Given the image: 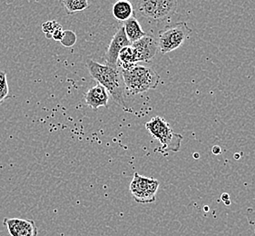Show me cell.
Returning a JSON list of instances; mask_svg holds the SVG:
<instances>
[{"label": "cell", "instance_id": "obj_19", "mask_svg": "<svg viewBox=\"0 0 255 236\" xmlns=\"http://www.w3.org/2000/svg\"><path fill=\"white\" fill-rule=\"evenodd\" d=\"M63 36H64V30H63V28H60V29H57V30L52 35V38H53L54 40H56V41L60 42L62 40V38H63Z\"/></svg>", "mask_w": 255, "mask_h": 236}, {"label": "cell", "instance_id": "obj_17", "mask_svg": "<svg viewBox=\"0 0 255 236\" xmlns=\"http://www.w3.org/2000/svg\"><path fill=\"white\" fill-rule=\"evenodd\" d=\"M77 35L71 30H64V36L62 38L61 44L66 47H71L77 42Z\"/></svg>", "mask_w": 255, "mask_h": 236}, {"label": "cell", "instance_id": "obj_15", "mask_svg": "<svg viewBox=\"0 0 255 236\" xmlns=\"http://www.w3.org/2000/svg\"><path fill=\"white\" fill-rule=\"evenodd\" d=\"M8 98H9V88H8L6 73L0 70V105Z\"/></svg>", "mask_w": 255, "mask_h": 236}, {"label": "cell", "instance_id": "obj_20", "mask_svg": "<svg viewBox=\"0 0 255 236\" xmlns=\"http://www.w3.org/2000/svg\"><path fill=\"white\" fill-rule=\"evenodd\" d=\"M222 200L224 201V202H226V201H229L230 200V196L227 193H225V194H224V195H222Z\"/></svg>", "mask_w": 255, "mask_h": 236}, {"label": "cell", "instance_id": "obj_2", "mask_svg": "<svg viewBox=\"0 0 255 236\" xmlns=\"http://www.w3.org/2000/svg\"><path fill=\"white\" fill-rule=\"evenodd\" d=\"M126 89L133 95L153 90L158 87L161 77L151 67L134 65L128 69H121Z\"/></svg>", "mask_w": 255, "mask_h": 236}, {"label": "cell", "instance_id": "obj_7", "mask_svg": "<svg viewBox=\"0 0 255 236\" xmlns=\"http://www.w3.org/2000/svg\"><path fill=\"white\" fill-rule=\"evenodd\" d=\"M131 46L134 50L138 62H148L153 60L158 51V40L151 35H145L137 41L133 42Z\"/></svg>", "mask_w": 255, "mask_h": 236}, {"label": "cell", "instance_id": "obj_6", "mask_svg": "<svg viewBox=\"0 0 255 236\" xmlns=\"http://www.w3.org/2000/svg\"><path fill=\"white\" fill-rule=\"evenodd\" d=\"M160 182L158 180L134 173L129 185V190L133 200L138 204L144 205L155 202Z\"/></svg>", "mask_w": 255, "mask_h": 236}, {"label": "cell", "instance_id": "obj_18", "mask_svg": "<svg viewBox=\"0 0 255 236\" xmlns=\"http://www.w3.org/2000/svg\"><path fill=\"white\" fill-rule=\"evenodd\" d=\"M246 217L248 223L253 228H254V232L255 235V209L254 208H249L246 211Z\"/></svg>", "mask_w": 255, "mask_h": 236}, {"label": "cell", "instance_id": "obj_21", "mask_svg": "<svg viewBox=\"0 0 255 236\" xmlns=\"http://www.w3.org/2000/svg\"><path fill=\"white\" fill-rule=\"evenodd\" d=\"M213 153L215 154H220V153H221V148H220L219 146H214Z\"/></svg>", "mask_w": 255, "mask_h": 236}, {"label": "cell", "instance_id": "obj_16", "mask_svg": "<svg viewBox=\"0 0 255 236\" xmlns=\"http://www.w3.org/2000/svg\"><path fill=\"white\" fill-rule=\"evenodd\" d=\"M60 28H62L61 25L56 20L47 21L42 24V30L45 33L46 38H52V35Z\"/></svg>", "mask_w": 255, "mask_h": 236}, {"label": "cell", "instance_id": "obj_5", "mask_svg": "<svg viewBox=\"0 0 255 236\" xmlns=\"http://www.w3.org/2000/svg\"><path fill=\"white\" fill-rule=\"evenodd\" d=\"M138 13L150 20L162 21L174 15L177 0H138Z\"/></svg>", "mask_w": 255, "mask_h": 236}, {"label": "cell", "instance_id": "obj_10", "mask_svg": "<svg viewBox=\"0 0 255 236\" xmlns=\"http://www.w3.org/2000/svg\"><path fill=\"white\" fill-rule=\"evenodd\" d=\"M85 102L93 110H97L99 108H108L109 102V96L106 88L97 84L87 90L84 96Z\"/></svg>", "mask_w": 255, "mask_h": 236}, {"label": "cell", "instance_id": "obj_1", "mask_svg": "<svg viewBox=\"0 0 255 236\" xmlns=\"http://www.w3.org/2000/svg\"><path fill=\"white\" fill-rule=\"evenodd\" d=\"M86 66L91 78L106 88L113 100L119 107H121L125 111H128L125 100L126 86L123 79L121 69L118 66L103 65L92 59H88Z\"/></svg>", "mask_w": 255, "mask_h": 236}, {"label": "cell", "instance_id": "obj_9", "mask_svg": "<svg viewBox=\"0 0 255 236\" xmlns=\"http://www.w3.org/2000/svg\"><path fill=\"white\" fill-rule=\"evenodd\" d=\"M131 46V43L128 40L123 26L113 36L112 40L108 46V50L106 52L105 60L107 62V65L118 66V55L125 46Z\"/></svg>", "mask_w": 255, "mask_h": 236}, {"label": "cell", "instance_id": "obj_11", "mask_svg": "<svg viewBox=\"0 0 255 236\" xmlns=\"http://www.w3.org/2000/svg\"><path fill=\"white\" fill-rule=\"evenodd\" d=\"M113 16L119 22H126L133 16L132 3L128 0H118L112 7Z\"/></svg>", "mask_w": 255, "mask_h": 236}, {"label": "cell", "instance_id": "obj_14", "mask_svg": "<svg viewBox=\"0 0 255 236\" xmlns=\"http://www.w3.org/2000/svg\"><path fill=\"white\" fill-rule=\"evenodd\" d=\"M59 3L67 15H74L87 10L90 6V0H59Z\"/></svg>", "mask_w": 255, "mask_h": 236}, {"label": "cell", "instance_id": "obj_8", "mask_svg": "<svg viewBox=\"0 0 255 236\" xmlns=\"http://www.w3.org/2000/svg\"><path fill=\"white\" fill-rule=\"evenodd\" d=\"M10 236H37L38 229L34 220L5 218L3 221Z\"/></svg>", "mask_w": 255, "mask_h": 236}, {"label": "cell", "instance_id": "obj_13", "mask_svg": "<svg viewBox=\"0 0 255 236\" xmlns=\"http://www.w3.org/2000/svg\"><path fill=\"white\" fill-rule=\"evenodd\" d=\"M136 63V56L132 46H125L118 55V67L120 69H128Z\"/></svg>", "mask_w": 255, "mask_h": 236}, {"label": "cell", "instance_id": "obj_3", "mask_svg": "<svg viewBox=\"0 0 255 236\" xmlns=\"http://www.w3.org/2000/svg\"><path fill=\"white\" fill-rule=\"evenodd\" d=\"M145 128L161 144V152H178L183 141V135L174 133L164 118L154 117L145 123Z\"/></svg>", "mask_w": 255, "mask_h": 236}, {"label": "cell", "instance_id": "obj_4", "mask_svg": "<svg viewBox=\"0 0 255 236\" xmlns=\"http://www.w3.org/2000/svg\"><path fill=\"white\" fill-rule=\"evenodd\" d=\"M192 33V29L185 22H179L174 25L165 26L159 32V50L165 55L167 53L176 50L184 45Z\"/></svg>", "mask_w": 255, "mask_h": 236}, {"label": "cell", "instance_id": "obj_12", "mask_svg": "<svg viewBox=\"0 0 255 236\" xmlns=\"http://www.w3.org/2000/svg\"><path fill=\"white\" fill-rule=\"evenodd\" d=\"M124 28L128 40L131 44L133 42L137 41L140 38H142L143 36L146 35V33L143 30L142 26L135 18V16H132L128 21H126Z\"/></svg>", "mask_w": 255, "mask_h": 236}]
</instances>
